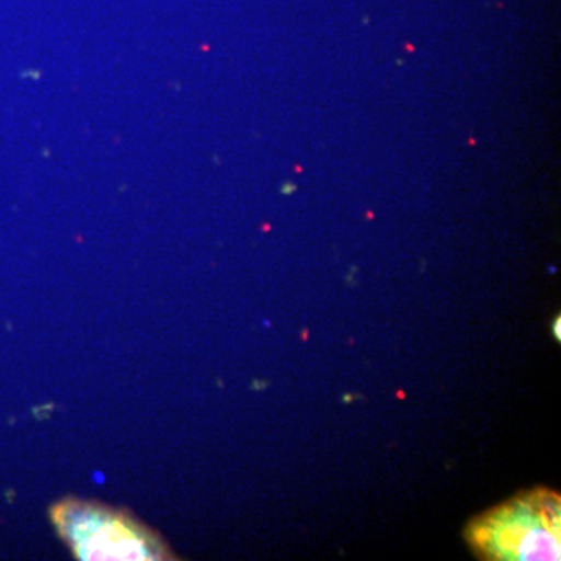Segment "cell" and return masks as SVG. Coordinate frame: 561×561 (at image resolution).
<instances>
[{"instance_id":"cell-3","label":"cell","mask_w":561,"mask_h":561,"mask_svg":"<svg viewBox=\"0 0 561 561\" xmlns=\"http://www.w3.org/2000/svg\"><path fill=\"white\" fill-rule=\"evenodd\" d=\"M553 334H557V341H560V319H557L553 323Z\"/></svg>"},{"instance_id":"cell-2","label":"cell","mask_w":561,"mask_h":561,"mask_svg":"<svg viewBox=\"0 0 561 561\" xmlns=\"http://www.w3.org/2000/svg\"><path fill=\"white\" fill-rule=\"evenodd\" d=\"M51 523L80 560H164L157 535L119 512L66 501L51 508Z\"/></svg>"},{"instance_id":"cell-1","label":"cell","mask_w":561,"mask_h":561,"mask_svg":"<svg viewBox=\"0 0 561 561\" xmlns=\"http://www.w3.org/2000/svg\"><path fill=\"white\" fill-rule=\"evenodd\" d=\"M470 541L493 560H560V497L551 491L516 497L472 524Z\"/></svg>"}]
</instances>
